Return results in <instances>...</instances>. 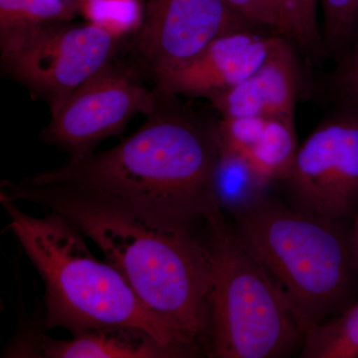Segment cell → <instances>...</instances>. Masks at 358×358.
Segmentation results:
<instances>
[{"label": "cell", "instance_id": "obj_1", "mask_svg": "<svg viewBox=\"0 0 358 358\" xmlns=\"http://www.w3.org/2000/svg\"><path fill=\"white\" fill-rule=\"evenodd\" d=\"M2 200L28 202L64 216L99 247L150 312L209 355L207 224L189 225L126 200L64 185L4 180Z\"/></svg>", "mask_w": 358, "mask_h": 358}, {"label": "cell", "instance_id": "obj_2", "mask_svg": "<svg viewBox=\"0 0 358 358\" xmlns=\"http://www.w3.org/2000/svg\"><path fill=\"white\" fill-rule=\"evenodd\" d=\"M155 90L154 109L129 138L22 180L73 186L205 225L223 211L214 187L221 148L218 122L207 124L180 105L178 96Z\"/></svg>", "mask_w": 358, "mask_h": 358}, {"label": "cell", "instance_id": "obj_3", "mask_svg": "<svg viewBox=\"0 0 358 358\" xmlns=\"http://www.w3.org/2000/svg\"><path fill=\"white\" fill-rule=\"evenodd\" d=\"M0 202L8 214V229L43 282L45 331L61 327L73 334L112 324L134 327L183 357H203L141 303L114 266L91 253L83 233L64 216L46 211L36 217L16 202Z\"/></svg>", "mask_w": 358, "mask_h": 358}, {"label": "cell", "instance_id": "obj_4", "mask_svg": "<svg viewBox=\"0 0 358 358\" xmlns=\"http://www.w3.org/2000/svg\"><path fill=\"white\" fill-rule=\"evenodd\" d=\"M234 218L237 234L306 331L350 306L358 285L352 221L317 217L267 197Z\"/></svg>", "mask_w": 358, "mask_h": 358}, {"label": "cell", "instance_id": "obj_5", "mask_svg": "<svg viewBox=\"0 0 358 358\" xmlns=\"http://www.w3.org/2000/svg\"><path fill=\"white\" fill-rule=\"evenodd\" d=\"M211 257L209 357L278 358L306 329L274 279L220 212L207 221Z\"/></svg>", "mask_w": 358, "mask_h": 358}, {"label": "cell", "instance_id": "obj_6", "mask_svg": "<svg viewBox=\"0 0 358 358\" xmlns=\"http://www.w3.org/2000/svg\"><path fill=\"white\" fill-rule=\"evenodd\" d=\"M119 44L114 30L100 23L60 21L1 42V66L54 115L80 85L112 62Z\"/></svg>", "mask_w": 358, "mask_h": 358}, {"label": "cell", "instance_id": "obj_7", "mask_svg": "<svg viewBox=\"0 0 358 358\" xmlns=\"http://www.w3.org/2000/svg\"><path fill=\"white\" fill-rule=\"evenodd\" d=\"M131 65L110 62L69 96L41 133V140L67 152L69 159L93 154L99 143L121 133L134 115L154 109L155 90L141 81Z\"/></svg>", "mask_w": 358, "mask_h": 358}, {"label": "cell", "instance_id": "obj_8", "mask_svg": "<svg viewBox=\"0 0 358 358\" xmlns=\"http://www.w3.org/2000/svg\"><path fill=\"white\" fill-rule=\"evenodd\" d=\"M287 183L291 205L331 220L358 212V112L322 122L299 147Z\"/></svg>", "mask_w": 358, "mask_h": 358}, {"label": "cell", "instance_id": "obj_9", "mask_svg": "<svg viewBox=\"0 0 358 358\" xmlns=\"http://www.w3.org/2000/svg\"><path fill=\"white\" fill-rule=\"evenodd\" d=\"M250 27L225 0H147L129 44L131 66L154 82L218 37Z\"/></svg>", "mask_w": 358, "mask_h": 358}, {"label": "cell", "instance_id": "obj_10", "mask_svg": "<svg viewBox=\"0 0 358 358\" xmlns=\"http://www.w3.org/2000/svg\"><path fill=\"white\" fill-rule=\"evenodd\" d=\"M256 27L213 40L192 61L155 80V88L173 96L214 98L256 72L279 35H263Z\"/></svg>", "mask_w": 358, "mask_h": 358}, {"label": "cell", "instance_id": "obj_11", "mask_svg": "<svg viewBox=\"0 0 358 358\" xmlns=\"http://www.w3.org/2000/svg\"><path fill=\"white\" fill-rule=\"evenodd\" d=\"M41 329H26L11 341L4 357L183 358L152 334L129 326L112 324L73 334L71 338H50Z\"/></svg>", "mask_w": 358, "mask_h": 358}, {"label": "cell", "instance_id": "obj_12", "mask_svg": "<svg viewBox=\"0 0 358 358\" xmlns=\"http://www.w3.org/2000/svg\"><path fill=\"white\" fill-rule=\"evenodd\" d=\"M299 69L291 45L279 37L263 65L237 86L210 99L221 117L294 120Z\"/></svg>", "mask_w": 358, "mask_h": 358}, {"label": "cell", "instance_id": "obj_13", "mask_svg": "<svg viewBox=\"0 0 358 358\" xmlns=\"http://www.w3.org/2000/svg\"><path fill=\"white\" fill-rule=\"evenodd\" d=\"M230 8L254 27L267 28L275 35L292 40L308 53L324 50L310 36L300 0H225Z\"/></svg>", "mask_w": 358, "mask_h": 358}, {"label": "cell", "instance_id": "obj_14", "mask_svg": "<svg viewBox=\"0 0 358 358\" xmlns=\"http://www.w3.org/2000/svg\"><path fill=\"white\" fill-rule=\"evenodd\" d=\"M299 147L294 120L267 117L258 138L242 157L271 185L288 178Z\"/></svg>", "mask_w": 358, "mask_h": 358}, {"label": "cell", "instance_id": "obj_15", "mask_svg": "<svg viewBox=\"0 0 358 358\" xmlns=\"http://www.w3.org/2000/svg\"><path fill=\"white\" fill-rule=\"evenodd\" d=\"M268 185L246 159L220 148L214 187L224 213L236 215L265 199Z\"/></svg>", "mask_w": 358, "mask_h": 358}, {"label": "cell", "instance_id": "obj_16", "mask_svg": "<svg viewBox=\"0 0 358 358\" xmlns=\"http://www.w3.org/2000/svg\"><path fill=\"white\" fill-rule=\"evenodd\" d=\"M303 358H358V301L306 331Z\"/></svg>", "mask_w": 358, "mask_h": 358}, {"label": "cell", "instance_id": "obj_17", "mask_svg": "<svg viewBox=\"0 0 358 358\" xmlns=\"http://www.w3.org/2000/svg\"><path fill=\"white\" fill-rule=\"evenodd\" d=\"M78 13L65 0H0V43L40 26L72 21Z\"/></svg>", "mask_w": 358, "mask_h": 358}, {"label": "cell", "instance_id": "obj_18", "mask_svg": "<svg viewBox=\"0 0 358 358\" xmlns=\"http://www.w3.org/2000/svg\"><path fill=\"white\" fill-rule=\"evenodd\" d=\"M336 86L348 109L358 112V30L348 50L341 56Z\"/></svg>", "mask_w": 358, "mask_h": 358}, {"label": "cell", "instance_id": "obj_19", "mask_svg": "<svg viewBox=\"0 0 358 358\" xmlns=\"http://www.w3.org/2000/svg\"><path fill=\"white\" fill-rule=\"evenodd\" d=\"M320 1V0H300V3L306 25H307L310 36L324 52L322 34H320L319 26H317V6H319Z\"/></svg>", "mask_w": 358, "mask_h": 358}, {"label": "cell", "instance_id": "obj_20", "mask_svg": "<svg viewBox=\"0 0 358 358\" xmlns=\"http://www.w3.org/2000/svg\"><path fill=\"white\" fill-rule=\"evenodd\" d=\"M352 235L353 252H355V262L358 268V212L352 219Z\"/></svg>", "mask_w": 358, "mask_h": 358}, {"label": "cell", "instance_id": "obj_21", "mask_svg": "<svg viewBox=\"0 0 358 358\" xmlns=\"http://www.w3.org/2000/svg\"><path fill=\"white\" fill-rule=\"evenodd\" d=\"M66 2L71 4L74 7H76L78 10H83L84 7L88 4L90 0H65Z\"/></svg>", "mask_w": 358, "mask_h": 358}]
</instances>
